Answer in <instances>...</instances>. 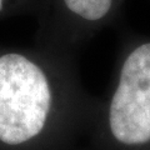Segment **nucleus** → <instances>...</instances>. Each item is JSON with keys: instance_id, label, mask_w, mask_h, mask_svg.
Segmentation results:
<instances>
[{"instance_id": "2", "label": "nucleus", "mask_w": 150, "mask_h": 150, "mask_svg": "<svg viewBox=\"0 0 150 150\" xmlns=\"http://www.w3.org/2000/svg\"><path fill=\"white\" fill-rule=\"evenodd\" d=\"M70 11L86 20H100L111 10L114 0H64Z\"/></svg>"}, {"instance_id": "1", "label": "nucleus", "mask_w": 150, "mask_h": 150, "mask_svg": "<svg viewBox=\"0 0 150 150\" xmlns=\"http://www.w3.org/2000/svg\"><path fill=\"white\" fill-rule=\"evenodd\" d=\"M51 108L45 74L25 56L0 58V143L19 146L43 133Z\"/></svg>"}, {"instance_id": "3", "label": "nucleus", "mask_w": 150, "mask_h": 150, "mask_svg": "<svg viewBox=\"0 0 150 150\" xmlns=\"http://www.w3.org/2000/svg\"><path fill=\"white\" fill-rule=\"evenodd\" d=\"M1 9H3V0H0V11H1Z\"/></svg>"}]
</instances>
